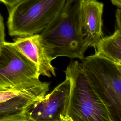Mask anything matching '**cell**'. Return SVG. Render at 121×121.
Wrapping results in <instances>:
<instances>
[{"instance_id": "3957f363", "label": "cell", "mask_w": 121, "mask_h": 121, "mask_svg": "<svg viewBox=\"0 0 121 121\" xmlns=\"http://www.w3.org/2000/svg\"><path fill=\"white\" fill-rule=\"evenodd\" d=\"M67 0H24L8 8L11 36L40 33L60 13Z\"/></svg>"}, {"instance_id": "5b68a950", "label": "cell", "mask_w": 121, "mask_h": 121, "mask_svg": "<svg viewBox=\"0 0 121 121\" xmlns=\"http://www.w3.org/2000/svg\"><path fill=\"white\" fill-rule=\"evenodd\" d=\"M36 65L13 43L5 42L0 50V91L39 79Z\"/></svg>"}, {"instance_id": "8992f818", "label": "cell", "mask_w": 121, "mask_h": 121, "mask_svg": "<svg viewBox=\"0 0 121 121\" xmlns=\"http://www.w3.org/2000/svg\"><path fill=\"white\" fill-rule=\"evenodd\" d=\"M70 83L65 79L52 92L29 107L27 116L30 121H65Z\"/></svg>"}, {"instance_id": "8fae6325", "label": "cell", "mask_w": 121, "mask_h": 121, "mask_svg": "<svg viewBox=\"0 0 121 121\" xmlns=\"http://www.w3.org/2000/svg\"><path fill=\"white\" fill-rule=\"evenodd\" d=\"M41 82L39 79L33 82L17 87L0 91V102L7 100L18 95L25 90L33 87Z\"/></svg>"}, {"instance_id": "2e32d148", "label": "cell", "mask_w": 121, "mask_h": 121, "mask_svg": "<svg viewBox=\"0 0 121 121\" xmlns=\"http://www.w3.org/2000/svg\"><path fill=\"white\" fill-rule=\"evenodd\" d=\"M115 65L117 66V67L120 73L121 76V64H115Z\"/></svg>"}, {"instance_id": "ba28073f", "label": "cell", "mask_w": 121, "mask_h": 121, "mask_svg": "<svg viewBox=\"0 0 121 121\" xmlns=\"http://www.w3.org/2000/svg\"><path fill=\"white\" fill-rule=\"evenodd\" d=\"M14 44L36 66L40 75L56 76L55 68L52 64L53 60L45 47L40 34L17 37Z\"/></svg>"}, {"instance_id": "6da1fadb", "label": "cell", "mask_w": 121, "mask_h": 121, "mask_svg": "<svg viewBox=\"0 0 121 121\" xmlns=\"http://www.w3.org/2000/svg\"><path fill=\"white\" fill-rule=\"evenodd\" d=\"M81 0H67L58 16L39 33L54 59L63 57L84 59L88 48L83 38L80 23Z\"/></svg>"}, {"instance_id": "7c38bea8", "label": "cell", "mask_w": 121, "mask_h": 121, "mask_svg": "<svg viewBox=\"0 0 121 121\" xmlns=\"http://www.w3.org/2000/svg\"><path fill=\"white\" fill-rule=\"evenodd\" d=\"M5 25L3 22V19L0 14V50L5 42Z\"/></svg>"}, {"instance_id": "277c9868", "label": "cell", "mask_w": 121, "mask_h": 121, "mask_svg": "<svg viewBox=\"0 0 121 121\" xmlns=\"http://www.w3.org/2000/svg\"><path fill=\"white\" fill-rule=\"evenodd\" d=\"M82 60L84 71L111 121H121V76L117 66L95 54Z\"/></svg>"}, {"instance_id": "5bb4252c", "label": "cell", "mask_w": 121, "mask_h": 121, "mask_svg": "<svg viewBox=\"0 0 121 121\" xmlns=\"http://www.w3.org/2000/svg\"><path fill=\"white\" fill-rule=\"evenodd\" d=\"M24 0H0V2L4 4L8 8H9Z\"/></svg>"}, {"instance_id": "9c48e42d", "label": "cell", "mask_w": 121, "mask_h": 121, "mask_svg": "<svg viewBox=\"0 0 121 121\" xmlns=\"http://www.w3.org/2000/svg\"><path fill=\"white\" fill-rule=\"evenodd\" d=\"M103 3L97 0H81L80 8V30L88 46H96L103 37Z\"/></svg>"}, {"instance_id": "9a60e30c", "label": "cell", "mask_w": 121, "mask_h": 121, "mask_svg": "<svg viewBox=\"0 0 121 121\" xmlns=\"http://www.w3.org/2000/svg\"><path fill=\"white\" fill-rule=\"evenodd\" d=\"M111 3L118 8L121 9V0H110Z\"/></svg>"}, {"instance_id": "4fadbf2b", "label": "cell", "mask_w": 121, "mask_h": 121, "mask_svg": "<svg viewBox=\"0 0 121 121\" xmlns=\"http://www.w3.org/2000/svg\"><path fill=\"white\" fill-rule=\"evenodd\" d=\"M115 29L121 30V9L118 8L115 12Z\"/></svg>"}, {"instance_id": "30bf717a", "label": "cell", "mask_w": 121, "mask_h": 121, "mask_svg": "<svg viewBox=\"0 0 121 121\" xmlns=\"http://www.w3.org/2000/svg\"><path fill=\"white\" fill-rule=\"evenodd\" d=\"M94 48L96 56L121 64V30L115 29L111 35L103 37Z\"/></svg>"}, {"instance_id": "52a82bcc", "label": "cell", "mask_w": 121, "mask_h": 121, "mask_svg": "<svg viewBox=\"0 0 121 121\" xmlns=\"http://www.w3.org/2000/svg\"><path fill=\"white\" fill-rule=\"evenodd\" d=\"M50 84L42 82L18 95L0 102V121H30L29 107L47 93Z\"/></svg>"}, {"instance_id": "7a4b0ae2", "label": "cell", "mask_w": 121, "mask_h": 121, "mask_svg": "<svg viewBox=\"0 0 121 121\" xmlns=\"http://www.w3.org/2000/svg\"><path fill=\"white\" fill-rule=\"evenodd\" d=\"M70 87L65 121H111L110 115L89 81L81 63L71 62L65 70Z\"/></svg>"}]
</instances>
